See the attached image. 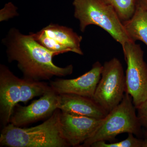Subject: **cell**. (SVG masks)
Listing matches in <instances>:
<instances>
[{
  "instance_id": "9a60e30c",
  "label": "cell",
  "mask_w": 147,
  "mask_h": 147,
  "mask_svg": "<svg viewBox=\"0 0 147 147\" xmlns=\"http://www.w3.org/2000/svg\"><path fill=\"white\" fill-rule=\"evenodd\" d=\"M103 1L113 7L122 22L131 18L136 9V0Z\"/></svg>"
},
{
  "instance_id": "52a82bcc",
  "label": "cell",
  "mask_w": 147,
  "mask_h": 147,
  "mask_svg": "<svg viewBox=\"0 0 147 147\" xmlns=\"http://www.w3.org/2000/svg\"><path fill=\"white\" fill-rule=\"evenodd\" d=\"M35 40L57 55L67 52L84 55L81 47L82 37L68 27L50 24L36 33H30Z\"/></svg>"
},
{
  "instance_id": "8fae6325",
  "label": "cell",
  "mask_w": 147,
  "mask_h": 147,
  "mask_svg": "<svg viewBox=\"0 0 147 147\" xmlns=\"http://www.w3.org/2000/svg\"><path fill=\"white\" fill-rule=\"evenodd\" d=\"M21 79L15 76L7 67H0V117L4 127L10 123L16 104L20 102Z\"/></svg>"
},
{
  "instance_id": "e0dca14e",
  "label": "cell",
  "mask_w": 147,
  "mask_h": 147,
  "mask_svg": "<svg viewBox=\"0 0 147 147\" xmlns=\"http://www.w3.org/2000/svg\"><path fill=\"white\" fill-rule=\"evenodd\" d=\"M17 7L11 2L5 4L2 9H1V21H6L9 18L18 15Z\"/></svg>"
},
{
  "instance_id": "30bf717a",
  "label": "cell",
  "mask_w": 147,
  "mask_h": 147,
  "mask_svg": "<svg viewBox=\"0 0 147 147\" xmlns=\"http://www.w3.org/2000/svg\"><path fill=\"white\" fill-rule=\"evenodd\" d=\"M102 65L97 61L90 70L75 79H57L50 86L58 94H70L92 98L101 77Z\"/></svg>"
},
{
  "instance_id": "3957f363",
  "label": "cell",
  "mask_w": 147,
  "mask_h": 147,
  "mask_svg": "<svg viewBox=\"0 0 147 147\" xmlns=\"http://www.w3.org/2000/svg\"><path fill=\"white\" fill-rule=\"evenodd\" d=\"M73 5L74 16L79 20L81 31H85L90 25H95L107 32L122 47L133 41L115 11L103 0H74Z\"/></svg>"
},
{
  "instance_id": "ffe728a7",
  "label": "cell",
  "mask_w": 147,
  "mask_h": 147,
  "mask_svg": "<svg viewBox=\"0 0 147 147\" xmlns=\"http://www.w3.org/2000/svg\"><path fill=\"white\" fill-rule=\"evenodd\" d=\"M145 136H146V137L147 138V131H146V132H145Z\"/></svg>"
},
{
  "instance_id": "8992f818",
  "label": "cell",
  "mask_w": 147,
  "mask_h": 147,
  "mask_svg": "<svg viewBox=\"0 0 147 147\" xmlns=\"http://www.w3.org/2000/svg\"><path fill=\"white\" fill-rule=\"evenodd\" d=\"M122 47L127 65L125 92L131 96L137 108L147 100V65L144 51L139 44L130 41Z\"/></svg>"
},
{
  "instance_id": "5bb4252c",
  "label": "cell",
  "mask_w": 147,
  "mask_h": 147,
  "mask_svg": "<svg viewBox=\"0 0 147 147\" xmlns=\"http://www.w3.org/2000/svg\"><path fill=\"white\" fill-rule=\"evenodd\" d=\"M50 88V86L44 82L21 79L20 102L26 103L34 97L42 96Z\"/></svg>"
},
{
  "instance_id": "277c9868",
  "label": "cell",
  "mask_w": 147,
  "mask_h": 147,
  "mask_svg": "<svg viewBox=\"0 0 147 147\" xmlns=\"http://www.w3.org/2000/svg\"><path fill=\"white\" fill-rule=\"evenodd\" d=\"M131 96L125 92L120 103L107 114L91 137L79 147H89L98 141H113L119 134H142L141 124Z\"/></svg>"
},
{
  "instance_id": "5b68a950",
  "label": "cell",
  "mask_w": 147,
  "mask_h": 147,
  "mask_svg": "<svg viewBox=\"0 0 147 147\" xmlns=\"http://www.w3.org/2000/svg\"><path fill=\"white\" fill-rule=\"evenodd\" d=\"M126 92L120 61L113 58L102 65L101 77L92 99L108 113L120 103Z\"/></svg>"
},
{
  "instance_id": "9c48e42d",
  "label": "cell",
  "mask_w": 147,
  "mask_h": 147,
  "mask_svg": "<svg viewBox=\"0 0 147 147\" xmlns=\"http://www.w3.org/2000/svg\"><path fill=\"white\" fill-rule=\"evenodd\" d=\"M102 120L71 115L61 111V133L70 146L79 147L91 137Z\"/></svg>"
},
{
  "instance_id": "d6986e66",
  "label": "cell",
  "mask_w": 147,
  "mask_h": 147,
  "mask_svg": "<svg viewBox=\"0 0 147 147\" xmlns=\"http://www.w3.org/2000/svg\"><path fill=\"white\" fill-rule=\"evenodd\" d=\"M136 3L147 11V0H136Z\"/></svg>"
},
{
  "instance_id": "6da1fadb",
  "label": "cell",
  "mask_w": 147,
  "mask_h": 147,
  "mask_svg": "<svg viewBox=\"0 0 147 147\" xmlns=\"http://www.w3.org/2000/svg\"><path fill=\"white\" fill-rule=\"evenodd\" d=\"M4 41L8 60L17 62L24 79L41 81L50 80L54 76H66L73 72L72 65L65 67L55 65L53 58L57 54L39 44L30 34H23L12 28Z\"/></svg>"
},
{
  "instance_id": "7c38bea8",
  "label": "cell",
  "mask_w": 147,
  "mask_h": 147,
  "mask_svg": "<svg viewBox=\"0 0 147 147\" xmlns=\"http://www.w3.org/2000/svg\"><path fill=\"white\" fill-rule=\"evenodd\" d=\"M57 109L61 112L76 115L103 119L108 113L92 98L78 95H58Z\"/></svg>"
},
{
  "instance_id": "ac0fdd59",
  "label": "cell",
  "mask_w": 147,
  "mask_h": 147,
  "mask_svg": "<svg viewBox=\"0 0 147 147\" xmlns=\"http://www.w3.org/2000/svg\"><path fill=\"white\" fill-rule=\"evenodd\" d=\"M137 117L142 126L147 129V100L136 108Z\"/></svg>"
},
{
  "instance_id": "4fadbf2b",
  "label": "cell",
  "mask_w": 147,
  "mask_h": 147,
  "mask_svg": "<svg viewBox=\"0 0 147 147\" xmlns=\"http://www.w3.org/2000/svg\"><path fill=\"white\" fill-rule=\"evenodd\" d=\"M125 31L132 41L140 40L147 46V11L138 5L133 16L123 21Z\"/></svg>"
},
{
  "instance_id": "7a4b0ae2",
  "label": "cell",
  "mask_w": 147,
  "mask_h": 147,
  "mask_svg": "<svg viewBox=\"0 0 147 147\" xmlns=\"http://www.w3.org/2000/svg\"><path fill=\"white\" fill-rule=\"evenodd\" d=\"M57 109L42 123L30 128H22L9 123L1 131L0 146L67 147L70 146L61 133L60 116Z\"/></svg>"
},
{
  "instance_id": "ba28073f",
  "label": "cell",
  "mask_w": 147,
  "mask_h": 147,
  "mask_svg": "<svg viewBox=\"0 0 147 147\" xmlns=\"http://www.w3.org/2000/svg\"><path fill=\"white\" fill-rule=\"evenodd\" d=\"M58 95L51 87L39 99L28 106L16 104L10 123L21 127L51 116L57 109Z\"/></svg>"
},
{
  "instance_id": "2e32d148",
  "label": "cell",
  "mask_w": 147,
  "mask_h": 147,
  "mask_svg": "<svg viewBox=\"0 0 147 147\" xmlns=\"http://www.w3.org/2000/svg\"><path fill=\"white\" fill-rule=\"evenodd\" d=\"M132 133H128L126 139L121 142L107 144L105 141H100L95 142L91 146L92 147H147V138L143 139H137Z\"/></svg>"
}]
</instances>
